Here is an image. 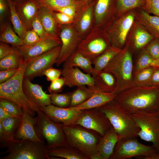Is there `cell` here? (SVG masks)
<instances>
[{"instance_id": "cell-27", "label": "cell", "mask_w": 159, "mask_h": 159, "mask_svg": "<svg viewBox=\"0 0 159 159\" xmlns=\"http://www.w3.org/2000/svg\"><path fill=\"white\" fill-rule=\"evenodd\" d=\"M116 95L113 92L95 91L92 96L86 101L72 107L80 110L98 108L113 100Z\"/></svg>"}, {"instance_id": "cell-10", "label": "cell", "mask_w": 159, "mask_h": 159, "mask_svg": "<svg viewBox=\"0 0 159 159\" xmlns=\"http://www.w3.org/2000/svg\"><path fill=\"white\" fill-rule=\"evenodd\" d=\"M135 9L116 17L105 30L111 46L122 49L135 21Z\"/></svg>"}, {"instance_id": "cell-57", "label": "cell", "mask_w": 159, "mask_h": 159, "mask_svg": "<svg viewBox=\"0 0 159 159\" xmlns=\"http://www.w3.org/2000/svg\"><path fill=\"white\" fill-rule=\"evenodd\" d=\"M15 4H19L29 0H11Z\"/></svg>"}, {"instance_id": "cell-41", "label": "cell", "mask_w": 159, "mask_h": 159, "mask_svg": "<svg viewBox=\"0 0 159 159\" xmlns=\"http://www.w3.org/2000/svg\"><path fill=\"white\" fill-rule=\"evenodd\" d=\"M71 95V92L50 94L51 104L60 107L66 108L70 107Z\"/></svg>"}, {"instance_id": "cell-3", "label": "cell", "mask_w": 159, "mask_h": 159, "mask_svg": "<svg viewBox=\"0 0 159 159\" xmlns=\"http://www.w3.org/2000/svg\"><path fill=\"white\" fill-rule=\"evenodd\" d=\"M132 52L126 44L121 52L103 70L112 73L115 77L117 81L116 95L135 86Z\"/></svg>"}, {"instance_id": "cell-22", "label": "cell", "mask_w": 159, "mask_h": 159, "mask_svg": "<svg viewBox=\"0 0 159 159\" xmlns=\"http://www.w3.org/2000/svg\"><path fill=\"white\" fill-rule=\"evenodd\" d=\"M94 22L93 5L92 1L79 11L73 23L82 39L94 27Z\"/></svg>"}, {"instance_id": "cell-43", "label": "cell", "mask_w": 159, "mask_h": 159, "mask_svg": "<svg viewBox=\"0 0 159 159\" xmlns=\"http://www.w3.org/2000/svg\"><path fill=\"white\" fill-rule=\"evenodd\" d=\"M145 5L141 8L148 14H153L159 17V0H145Z\"/></svg>"}, {"instance_id": "cell-9", "label": "cell", "mask_w": 159, "mask_h": 159, "mask_svg": "<svg viewBox=\"0 0 159 159\" xmlns=\"http://www.w3.org/2000/svg\"><path fill=\"white\" fill-rule=\"evenodd\" d=\"M111 46L104 29L93 27L82 39L76 50L92 64L100 55Z\"/></svg>"}, {"instance_id": "cell-6", "label": "cell", "mask_w": 159, "mask_h": 159, "mask_svg": "<svg viewBox=\"0 0 159 159\" xmlns=\"http://www.w3.org/2000/svg\"><path fill=\"white\" fill-rule=\"evenodd\" d=\"M7 150L2 153L7 154L1 159H50L44 142L29 140H16L1 145Z\"/></svg>"}, {"instance_id": "cell-34", "label": "cell", "mask_w": 159, "mask_h": 159, "mask_svg": "<svg viewBox=\"0 0 159 159\" xmlns=\"http://www.w3.org/2000/svg\"><path fill=\"white\" fill-rule=\"evenodd\" d=\"M91 87L86 85L77 87L76 89L71 92L70 107H73L80 105L88 100L95 92Z\"/></svg>"}, {"instance_id": "cell-36", "label": "cell", "mask_w": 159, "mask_h": 159, "mask_svg": "<svg viewBox=\"0 0 159 159\" xmlns=\"http://www.w3.org/2000/svg\"><path fill=\"white\" fill-rule=\"evenodd\" d=\"M145 2V0H115L116 17L135 9L142 8Z\"/></svg>"}, {"instance_id": "cell-19", "label": "cell", "mask_w": 159, "mask_h": 159, "mask_svg": "<svg viewBox=\"0 0 159 159\" xmlns=\"http://www.w3.org/2000/svg\"><path fill=\"white\" fill-rule=\"evenodd\" d=\"M65 85L69 87L87 85L91 88L94 87V80L92 75L85 73L77 67L63 66L62 74Z\"/></svg>"}, {"instance_id": "cell-28", "label": "cell", "mask_w": 159, "mask_h": 159, "mask_svg": "<svg viewBox=\"0 0 159 159\" xmlns=\"http://www.w3.org/2000/svg\"><path fill=\"white\" fill-rule=\"evenodd\" d=\"M135 11V20L143 26L154 38L159 39V17L151 15L142 9Z\"/></svg>"}, {"instance_id": "cell-40", "label": "cell", "mask_w": 159, "mask_h": 159, "mask_svg": "<svg viewBox=\"0 0 159 159\" xmlns=\"http://www.w3.org/2000/svg\"><path fill=\"white\" fill-rule=\"evenodd\" d=\"M155 68L150 67L142 69L133 75L135 86H151V81Z\"/></svg>"}, {"instance_id": "cell-16", "label": "cell", "mask_w": 159, "mask_h": 159, "mask_svg": "<svg viewBox=\"0 0 159 159\" xmlns=\"http://www.w3.org/2000/svg\"><path fill=\"white\" fill-rule=\"evenodd\" d=\"M39 109L52 120L64 126L75 124L82 111L72 107L62 108L52 104Z\"/></svg>"}, {"instance_id": "cell-33", "label": "cell", "mask_w": 159, "mask_h": 159, "mask_svg": "<svg viewBox=\"0 0 159 159\" xmlns=\"http://www.w3.org/2000/svg\"><path fill=\"white\" fill-rule=\"evenodd\" d=\"M150 67L159 68V59L153 58L144 49L141 51L134 66L133 75L141 70Z\"/></svg>"}, {"instance_id": "cell-25", "label": "cell", "mask_w": 159, "mask_h": 159, "mask_svg": "<svg viewBox=\"0 0 159 159\" xmlns=\"http://www.w3.org/2000/svg\"><path fill=\"white\" fill-rule=\"evenodd\" d=\"M92 75L94 79V87L93 88H91L95 91L113 92L116 94L117 81L113 74L102 70L96 71Z\"/></svg>"}, {"instance_id": "cell-48", "label": "cell", "mask_w": 159, "mask_h": 159, "mask_svg": "<svg viewBox=\"0 0 159 159\" xmlns=\"http://www.w3.org/2000/svg\"><path fill=\"white\" fill-rule=\"evenodd\" d=\"M54 16L57 22L61 25L73 23L74 19L64 13L53 11Z\"/></svg>"}, {"instance_id": "cell-55", "label": "cell", "mask_w": 159, "mask_h": 159, "mask_svg": "<svg viewBox=\"0 0 159 159\" xmlns=\"http://www.w3.org/2000/svg\"><path fill=\"white\" fill-rule=\"evenodd\" d=\"M12 117L15 116L9 113L3 107H0V120Z\"/></svg>"}, {"instance_id": "cell-32", "label": "cell", "mask_w": 159, "mask_h": 159, "mask_svg": "<svg viewBox=\"0 0 159 159\" xmlns=\"http://www.w3.org/2000/svg\"><path fill=\"white\" fill-rule=\"evenodd\" d=\"M122 49L111 46L98 56L92 63L96 71L104 70Z\"/></svg>"}, {"instance_id": "cell-58", "label": "cell", "mask_w": 159, "mask_h": 159, "mask_svg": "<svg viewBox=\"0 0 159 159\" xmlns=\"http://www.w3.org/2000/svg\"><path fill=\"white\" fill-rule=\"evenodd\" d=\"M81 1L87 5H88L91 3L93 0H78Z\"/></svg>"}, {"instance_id": "cell-51", "label": "cell", "mask_w": 159, "mask_h": 159, "mask_svg": "<svg viewBox=\"0 0 159 159\" xmlns=\"http://www.w3.org/2000/svg\"><path fill=\"white\" fill-rule=\"evenodd\" d=\"M18 69H12L1 70L0 84L4 82L11 78L16 73Z\"/></svg>"}, {"instance_id": "cell-17", "label": "cell", "mask_w": 159, "mask_h": 159, "mask_svg": "<svg viewBox=\"0 0 159 159\" xmlns=\"http://www.w3.org/2000/svg\"><path fill=\"white\" fill-rule=\"evenodd\" d=\"M59 37L49 36L31 46L23 45L17 47L23 59L28 62L34 57L61 45Z\"/></svg>"}, {"instance_id": "cell-29", "label": "cell", "mask_w": 159, "mask_h": 159, "mask_svg": "<svg viewBox=\"0 0 159 159\" xmlns=\"http://www.w3.org/2000/svg\"><path fill=\"white\" fill-rule=\"evenodd\" d=\"M63 66L77 67L82 69L87 73L92 75L96 71L92 66L91 61L76 50L63 64Z\"/></svg>"}, {"instance_id": "cell-7", "label": "cell", "mask_w": 159, "mask_h": 159, "mask_svg": "<svg viewBox=\"0 0 159 159\" xmlns=\"http://www.w3.org/2000/svg\"><path fill=\"white\" fill-rule=\"evenodd\" d=\"M143 159H159V152L152 146L144 145L137 138L120 139L109 159H126L132 157Z\"/></svg>"}, {"instance_id": "cell-8", "label": "cell", "mask_w": 159, "mask_h": 159, "mask_svg": "<svg viewBox=\"0 0 159 159\" xmlns=\"http://www.w3.org/2000/svg\"><path fill=\"white\" fill-rule=\"evenodd\" d=\"M36 112L38 120L35 130L39 138L46 141L47 149L68 145L63 125L52 120L39 109Z\"/></svg>"}, {"instance_id": "cell-44", "label": "cell", "mask_w": 159, "mask_h": 159, "mask_svg": "<svg viewBox=\"0 0 159 159\" xmlns=\"http://www.w3.org/2000/svg\"><path fill=\"white\" fill-rule=\"evenodd\" d=\"M144 49L153 58L159 59V39L154 38Z\"/></svg>"}, {"instance_id": "cell-20", "label": "cell", "mask_w": 159, "mask_h": 159, "mask_svg": "<svg viewBox=\"0 0 159 159\" xmlns=\"http://www.w3.org/2000/svg\"><path fill=\"white\" fill-rule=\"evenodd\" d=\"M31 81L24 78L22 82L24 92L29 100L39 109L51 104L50 94L45 93L41 86Z\"/></svg>"}, {"instance_id": "cell-23", "label": "cell", "mask_w": 159, "mask_h": 159, "mask_svg": "<svg viewBox=\"0 0 159 159\" xmlns=\"http://www.w3.org/2000/svg\"><path fill=\"white\" fill-rule=\"evenodd\" d=\"M119 140L118 136L113 127L99 140L97 151L91 159H109Z\"/></svg>"}, {"instance_id": "cell-13", "label": "cell", "mask_w": 159, "mask_h": 159, "mask_svg": "<svg viewBox=\"0 0 159 159\" xmlns=\"http://www.w3.org/2000/svg\"><path fill=\"white\" fill-rule=\"evenodd\" d=\"M75 124L94 131L101 137L112 127L105 114L97 108L82 110Z\"/></svg>"}, {"instance_id": "cell-26", "label": "cell", "mask_w": 159, "mask_h": 159, "mask_svg": "<svg viewBox=\"0 0 159 159\" xmlns=\"http://www.w3.org/2000/svg\"><path fill=\"white\" fill-rule=\"evenodd\" d=\"M15 4L16 9L20 13L27 29L30 30L32 28V21L37 15L41 4L36 0H29Z\"/></svg>"}, {"instance_id": "cell-52", "label": "cell", "mask_w": 159, "mask_h": 159, "mask_svg": "<svg viewBox=\"0 0 159 159\" xmlns=\"http://www.w3.org/2000/svg\"><path fill=\"white\" fill-rule=\"evenodd\" d=\"M14 46L11 47L9 44L1 42L0 44V60L3 59L13 50Z\"/></svg>"}, {"instance_id": "cell-46", "label": "cell", "mask_w": 159, "mask_h": 159, "mask_svg": "<svg viewBox=\"0 0 159 159\" xmlns=\"http://www.w3.org/2000/svg\"><path fill=\"white\" fill-rule=\"evenodd\" d=\"M41 39L39 35L32 29L27 30L23 40L24 45L31 46L36 43Z\"/></svg>"}, {"instance_id": "cell-45", "label": "cell", "mask_w": 159, "mask_h": 159, "mask_svg": "<svg viewBox=\"0 0 159 159\" xmlns=\"http://www.w3.org/2000/svg\"><path fill=\"white\" fill-rule=\"evenodd\" d=\"M51 82L48 87V90L50 94L58 93L61 92L64 86L66 85L65 81L63 77H59Z\"/></svg>"}, {"instance_id": "cell-38", "label": "cell", "mask_w": 159, "mask_h": 159, "mask_svg": "<svg viewBox=\"0 0 159 159\" xmlns=\"http://www.w3.org/2000/svg\"><path fill=\"white\" fill-rule=\"evenodd\" d=\"M36 0L40 4L44 5L51 9L55 8L69 6H74L83 8L87 5L78 0Z\"/></svg>"}, {"instance_id": "cell-18", "label": "cell", "mask_w": 159, "mask_h": 159, "mask_svg": "<svg viewBox=\"0 0 159 159\" xmlns=\"http://www.w3.org/2000/svg\"><path fill=\"white\" fill-rule=\"evenodd\" d=\"M154 38L142 25L135 20L128 34L127 43L132 52L144 49Z\"/></svg>"}, {"instance_id": "cell-42", "label": "cell", "mask_w": 159, "mask_h": 159, "mask_svg": "<svg viewBox=\"0 0 159 159\" xmlns=\"http://www.w3.org/2000/svg\"><path fill=\"white\" fill-rule=\"evenodd\" d=\"M0 107H1L14 116L21 117L23 110L17 104L7 99L0 98Z\"/></svg>"}, {"instance_id": "cell-11", "label": "cell", "mask_w": 159, "mask_h": 159, "mask_svg": "<svg viewBox=\"0 0 159 159\" xmlns=\"http://www.w3.org/2000/svg\"><path fill=\"white\" fill-rule=\"evenodd\" d=\"M140 128L138 134L142 140L150 142L159 152V113H137L131 115Z\"/></svg>"}, {"instance_id": "cell-31", "label": "cell", "mask_w": 159, "mask_h": 159, "mask_svg": "<svg viewBox=\"0 0 159 159\" xmlns=\"http://www.w3.org/2000/svg\"><path fill=\"white\" fill-rule=\"evenodd\" d=\"M6 0L10 11L11 20L14 30L23 39L28 30L26 26L16 9L15 3L11 0Z\"/></svg>"}, {"instance_id": "cell-54", "label": "cell", "mask_w": 159, "mask_h": 159, "mask_svg": "<svg viewBox=\"0 0 159 159\" xmlns=\"http://www.w3.org/2000/svg\"><path fill=\"white\" fill-rule=\"evenodd\" d=\"M12 141V140H11ZM11 141L5 133L3 127L0 124V145H2Z\"/></svg>"}, {"instance_id": "cell-39", "label": "cell", "mask_w": 159, "mask_h": 159, "mask_svg": "<svg viewBox=\"0 0 159 159\" xmlns=\"http://www.w3.org/2000/svg\"><path fill=\"white\" fill-rule=\"evenodd\" d=\"M21 117H10L0 120L3 128L10 140H13L14 134L20 125Z\"/></svg>"}, {"instance_id": "cell-12", "label": "cell", "mask_w": 159, "mask_h": 159, "mask_svg": "<svg viewBox=\"0 0 159 159\" xmlns=\"http://www.w3.org/2000/svg\"><path fill=\"white\" fill-rule=\"evenodd\" d=\"M61 45L36 56L29 60L26 67L24 78L31 80L34 77L43 76L47 69L52 67L59 55Z\"/></svg>"}, {"instance_id": "cell-37", "label": "cell", "mask_w": 159, "mask_h": 159, "mask_svg": "<svg viewBox=\"0 0 159 159\" xmlns=\"http://www.w3.org/2000/svg\"><path fill=\"white\" fill-rule=\"evenodd\" d=\"M1 42L10 44L15 47L21 46L24 45L23 40L15 32L9 24L4 26L0 37Z\"/></svg>"}, {"instance_id": "cell-56", "label": "cell", "mask_w": 159, "mask_h": 159, "mask_svg": "<svg viewBox=\"0 0 159 159\" xmlns=\"http://www.w3.org/2000/svg\"><path fill=\"white\" fill-rule=\"evenodd\" d=\"M6 0H0V15L2 16L5 12L7 7Z\"/></svg>"}, {"instance_id": "cell-49", "label": "cell", "mask_w": 159, "mask_h": 159, "mask_svg": "<svg viewBox=\"0 0 159 159\" xmlns=\"http://www.w3.org/2000/svg\"><path fill=\"white\" fill-rule=\"evenodd\" d=\"M32 29L39 35L41 39L50 36L45 30L37 15L32 21Z\"/></svg>"}, {"instance_id": "cell-14", "label": "cell", "mask_w": 159, "mask_h": 159, "mask_svg": "<svg viewBox=\"0 0 159 159\" xmlns=\"http://www.w3.org/2000/svg\"><path fill=\"white\" fill-rule=\"evenodd\" d=\"M59 37L62 44L60 53L56 63L57 67L62 64L76 50L82 39L73 23L61 25Z\"/></svg>"}, {"instance_id": "cell-5", "label": "cell", "mask_w": 159, "mask_h": 159, "mask_svg": "<svg viewBox=\"0 0 159 159\" xmlns=\"http://www.w3.org/2000/svg\"><path fill=\"white\" fill-rule=\"evenodd\" d=\"M97 108L108 118L119 140L138 137L140 128L131 115L122 110L113 100Z\"/></svg>"}, {"instance_id": "cell-47", "label": "cell", "mask_w": 159, "mask_h": 159, "mask_svg": "<svg viewBox=\"0 0 159 159\" xmlns=\"http://www.w3.org/2000/svg\"><path fill=\"white\" fill-rule=\"evenodd\" d=\"M83 8H81L74 6H69L55 8L52 10L54 11L64 13L73 17L75 19L78 13Z\"/></svg>"}, {"instance_id": "cell-21", "label": "cell", "mask_w": 159, "mask_h": 159, "mask_svg": "<svg viewBox=\"0 0 159 159\" xmlns=\"http://www.w3.org/2000/svg\"><path fill=\"white\" fill-rule=\"evenodd\" d=\"M37 120V116L33 117L23 110L20 125L14 134V139L44 142L39 138L35 130V126Z\"/></svg>"}, {"instance_id": "cell-50", "label": "cell", "mask_w": 159, "mask_h": 159, "mask_svg": "<svg viewBox=\"0 0 159 159\" xmlns=\"http://www.w3.org/2000/svg\"><path fill=\"white\" fill-rule=\"evenodd\" d=\"M62 74V70L54 68L52 67L46 70L43 73L48 81L52 82L59 77Z\"/></svg>"}, {"instance_id": "cell-35", "label": "cell", "mask_w": 159, "mask_h": 159, "mask_svg": "<svg viewBox=\"0 0 159 159\" xmlns=\"http://www.w3.org/2000/svg\"><path fill=\"white\" fill-rule=\"evenodd\" d=\"M14 46L12 51L0 60V70L18 69L22 59L20 52L17 47Z\"/></svg>"}, {"instance_id": "cell-4", "label": "cell", "mask_w": 159, "mask_h": 159, "mask_svg": "<svg viewBox=\"0 0 159 159\" xmlns=\"http://www.w3.org/2000/svg\"><path fill=\"white\" fill-rule=\"evenodd\" d=\"M68 145L78 150L89 159L97 151L101 136L95 131L74 124L63 126Z\"/></svg>"}, {"instance_id": "cell-30", "label": "cell", "mask_w": 159, "mask_h": 159, "mask_svg": "<svg viewBox=\"0 0 159 159\" xmlns=\"http://www.w3.org/2000/svg\"><path fill=\"white\" fill-rule=\"evenodd\" d=\"M51 159L57 157L66 159H89L80 151L68 145L47 149Z\"/></svg>"}, {"instance_id": "cell-59", "label": "cell", "mask_w": 159, "mask_h": 159, "mask_svg": "<svg viewBox=\"0 0 159 159\" xmlns=\"http://www.w3.org/2000/svg\"><path fill=\"white\" fill-rule=\"evenodd\" d=\"M158 112L159 113V111H158Z\"/></svg>"}, {"instance_id": "cell-24", "label": "cell", "mask_w": 159, "mask_h": 159, "mask_svg": "<svg viewBox=\"0 0 159 159\" xmlns=\"http://www.w3.org/2000/svg\"><path fill=\"white\" fill-rule=\"evenodd\" d=\"M53 11L41 4L37 16L45 30L49 35L59 37L61 25L57 21Z\"/></svg>"}, {"instance_id": "cell-2", "label": "cell", "mask_w": 159, "mask_h": 159, "mask_svg": "<svg viewBox=\"0 0 159 159\" xmlns=\"http://www.w3.org/2000/svg\"><path fill=\"white\" fill-rule=\"evenodd\" d=\"M28 62L22 58L15 75L8 80L0 84V98L7 99L14 102L23 110L33 117L39 108L29 100L22 87L24 72Z\"/></svg>"}, {"instance_id": "cell-15", "label": "cell", "mask_w": 159, "mask_h": 159, "mask_svg": "<svg viewBox=\"0 0 159 159\" xmlns=\"http://www.w3.org/2000/svg\"><path fill=\"white\" fill-rule=\"evenodd\" d=\"M94 27L105 29L116 17L115 0H93Z\"/></svg>"}, {"instance_id": "cell-53", "label": "cell", "mask_w": 159, "mask_h": 159, "mask_svg": "<svg viewBox=\"0 0 159 159\" xmlns=\"http://www.w3.org/2000/svg\"><path fill=\"white\" fill-rule=\"evenodd\" d=\"M151 86H159V68H155L151 78Z\"/></svg>"}, {"instance_id": "cell-1", "label": "cell", "mask_w": 159, "mask_h": 159, "mask_svg": "<svg viewBox=\"0 0 159 159\" xmlns=\"http://www.w3.org/2000/svg\"><path fill=\"white\" fill-rule=\"evenodd\" d=\"M113 101L130 115L158 112L159 86H134L117 94Z\"/></svg>"}]
</instances>
